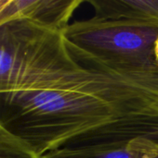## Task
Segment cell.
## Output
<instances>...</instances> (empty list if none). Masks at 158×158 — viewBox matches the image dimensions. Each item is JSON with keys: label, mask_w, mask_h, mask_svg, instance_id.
<instances>
[{"label": "cell", "mask_w": 158, "mask_h": 158, "mask_svg": "<svg viewBox=\"0 0 158 158\" xmlns=\"http://www.w3.org/2000/svg\"><path fill=\"white\" fill-rule=\"evenodd\" d=\"M158 101L139 88L0 92V125L37 157Z\"/></svg>", "instance_id": "1"}, {"label": "cell", "mask_w": 158, "mask_h": 158, "mask_svg": "<svg viewBox=\"0 0 158 158\" xmlns=\"http://www.w3.org/2000/svg\"><path fill=\"white\" fill-rule=\"evenodd\" d=\"M140 88L88 70L71 56L63 31L27 20L0 25V92Z\"/></svg>", "instance_id": "2"}, {"label": "cell", "mask_w": 158, "mask_h": 158, "mask_svg": "<svg viewBox=\"0 0 158 158\" xmlns=\"http://www.w3.org/2000/svg\"><path fill=\"white\" fill-rule=\"evenodd\" d=\"M63 36L71 56L83 68L158 95L154 53L158 26L93 16L70 23Z\"/></svg>", "instance_id": "3"}, {"label": "cell", "mask_w": 158, "mask_h": 158, "mask_svg": "<svg viewBox=\"0 0 158 158\" xmlns=\"http://www.w3.org/2000/svg\"><path fill=\"white\" fill-rule=\"evenodd\" d=\"M137 137L158 142V101L140 112L127 115L117 120L76 136L68 142L70 147L116 144Z\"/></svg>", "instance_id": "4"}, {"label": "cell", "mask_w": 158, "mask_h": 158, "mask_svg": "<svg viewBox=\"0 0 158 158\" xmlns=\"http://www.w3.org/2000/svg\"><path fill=\"white\" fill-rule=\"evenodd\" d=\"M82 0H0V25L27 20L63 31Z\"/></svg>", "instance_id": "5"}, {"label": "cell", "mask_w": 158, "mask_h": 158, "mask_svg": "<svg viewBox=\"0 0 158 158\" xmlns=\"http://www.w3.org/2000/svg\"><path fill=\"white\" fill-rule=\"evenodd\" d=\"M39 158H158V142L137 137L116 144L60 147Z\"/></svg>", "instance_id": "6"}, {"label": "cell", "mask_w": 158, "mask_h": 158, "mask_svg": "<svg viewBox=\"0 0 158 158\" xmlns=\"http://www.w3.org/2000/svg\"><path fill=\"white\" fill-rule=\"evenodd\" d=\"M94 16L158 26V0H88Z\"/></svg>", "instance_id": "7"}, {"label": "cell", "mask_w": 158, "mask_h": 158, "mask_svg": "<svg viewBox=\"0 0 158 158\" xmlns=\"http://www.w3.org/2000/svg\"><path fill=\"white\" fill-rule=\"evenodd\" d=\"M0 158H38L0 125Z\"/></svg>", "instance_id": "8"}, {"label": "cell", "mask_w": 158, "mask_h": 158, "mask_svg": "<svg viewBox=\"0 0 158 158\" xmlns=\"http://www.w3.org/2000/svg\"><path fill=\"white\" fill-rule=\"evenodd\" d=\"M154 53H155V57H156V60L158 64V38L156 40L155 42V45H154Z\"/></svg>", "instance_id": "9"}]
</instances>
